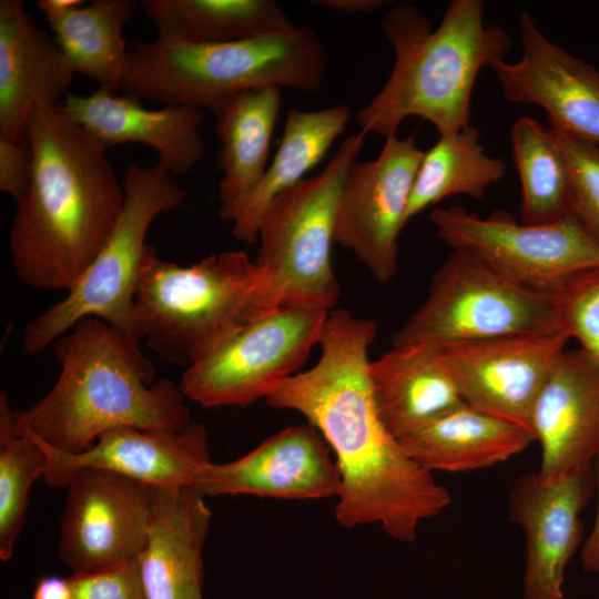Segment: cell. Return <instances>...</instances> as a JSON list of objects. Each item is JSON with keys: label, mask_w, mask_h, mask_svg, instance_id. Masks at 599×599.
I'll return each mask as SVG.
<instances>
[{"label": "cell", "mask_w": 599, "mask_h": 599, "mask_svg": "<svg viewBox=\"0 0 599 599\" xmlns=\"http://www.w3.org/2000/svg\"><path fill=\"white\" fill-rule=\"evenodd\" d=\"M375 336L372 319L333 309L317 363L265 399L273 408L302 414L334 451L341 474L335 518L342 527L376 524L390 538L410 542L420 522L439 515L451 498L380 419L369 376Z\"/></svg>", "instance_id": "1"}, {"label": "cell", "mask_w": 599, "mask_h": 599, "mask_svg": "<svg viewBox=\"0 0 599 599\" xmlns=\"http://www.w3.org/2000/svg\"><path fill=\"white\" fill-rule=\"evenodd\" d=\"M29 185L18 200L9 248L19 280L42 291L75 284L110 237L125 200L106 148L61 105L29 119Z\"/></svg>", "instance_id": "2"}, {"label": "cell", "mask_w": 599, "mask_h": 599, "mask_svg": "<svg viewBox=\"0 0 599 599\" xmlns=\"http://www.w3.org/2000/svg\"><path fill=\"white\" fill-rule=\"evenodd\" d=\"M51 347L61 365L55 384L16 410L18 420L50 446L79 454L115 428L177 430L192 423L180 386L155 379L140 343L105 321L83 318Z\"/></svg>", "instance_id": "3"}, {"label": "cell", "mask_w": 599, "mask_h": 599, "mask_svg": "<svg viewBox=\"0 0 599 599\" xmlns=\"http://www.w3.org/2000/svg\"><path fill=\"white\" fill-rule=\"evenodd\" d=\"M395 61L389 78L361 109L365 134L397 135L409 116L430 122L439 135L469 125L475 82L484 68L504 60L511 38L486 24L481 0H453L436 29L414 6L399 3L382 21Z\"/></svg>", "instance_id": "4"}, {"label": "cell", "mask_w": 599, "mask_h": 599, "mask_svg": "<svg viewBox=\"0 0 599 599\" xmlns=\"http://www.w3.org/2000/svg\"><path fill=\"white\" fill-rule=\"evenodd\" d=\"M326 51L309 28L222 43H186L156 37L129 45L121 91L138 100L213 113L244 91L286 87L318 91Z\"/></svg>", "instance_id": "5"}, {"label": "cell", "mask_w": 599, "mask_h": 599, "mask_svg": "<svg viewBox=\"0 0 599 599\" xmlns=\"http://www.w3.org/2000/svg\"><path fill=\"white\" fill-rule=\"evenodd\" d=\"M265 270L243 251L213 253L187 266L148 246L135 288L142 338L162 358L197 362L242 325L265 315Z\"/></svg>", "instance_id": "6"}, {"label": "cell", "mask_w": 599, "mask_h": 599, "mask_svg": "<svg viewBox=\"0 0 599 599\" xmlns=\"http://www.w3.org/2000/svg\"><path fill=\"white\" fill-rule=\"evenodd\" d=\"M122 184L124 206L105 244L67 296L24 327L21 342L28 354L42 353L87 317L101 318L140 343L134 296L149 246L146 234L159 214L184 202L186 192L158 162L151 166L129 163Z\"/></svg>", "instance_id": "7"}, {"label": "cell", "mask_w": 599, "mask_h": 599, "mask_svg": "<svg viewBox=\"0 0 599 599\" xmlns=\"http://www.w3.org/2000/svg\"><path fill=\"white\" fill-rule=\"evenodd\" d=\"M366 135L347 136L318 174L281 193L266 210L255 260L267 275L265 314L285 307L335 309L341 292L331 261L336 207Z\"/></svg>", "instance_id": "8"}, {"label": "cell", "mask_w": 599, "mask_h": 599, "mask_svg": "<svg viewBox=\"0 0 599 599\" xmlns=\"http://www.w3.org/2000/svg\"><path fill=\"white\" fill-rule=\"evenodd\" d=\"M554 333L559 332L550 293L508 277L468 250L451 248L392 346Z\"/></svg>", "instance_id": "9"}, {"label": "cell", "mask_w": 599, "mask_h": 599, "mask_svg": "<svg viewBox=\"0 0 599 599\" xmlns=\"http://www.w3.org/2000/svg\"><path fill=\"white\" fill-rule=\"evenodd\" d=\"M329 313L278 308L234 331L187 366L180 388L206 407H246L301 372Z\"/></svg>", "instance_id": "10"}, {"label": "cell", "mask_w": 599, "mask_h": 599, "mask_svg": "<svg viewBox=\"0 0 599 599\" xmlns=\"http://www.w3.org/2000/svg\"><path fill=\"white\" fill-rule=\"evenodd\" d=\"M429 219L451 248L468 250L508 277L550 293L581 271L599 268V244L573 215L544 224H524L504 210L486 217L451 205Z\"/></svg>", "instance_id": "11"}, {"label": "cell", "mask_w": 599, "mask_h": 599, "mask_svg": "<svg viewBox=\"0 0 599 599\" xmlns=\"http://www.w3.org/2000/svg\"><path fill=\"white\" fill-rule=\"evenodd\" d=\"M58 554L72 573L136 560L150 532L154 488L97 468H80L65 488Z\"/></svg>", "instance_id": "12"}, {"label": "cell", "mask_w": 599, "mask_h": 599, "mask_svg": "<svg viewBox=\"0 0 599 599\" xmlns=\"http://www.w3.org/2000/svg\"><path fill=\"white\" fill-rule=\"evenodd\" d=\"M424 152L415 135L385 139L379 155L354 161L344 179L334 242L352 251L382 283L398 270V237Z\"/></svg>", "instance_id": "13"}, {"label": "cell", "mask_w": 599, "mask_h": 599, "mask_svg": "<svg viewBox=\"0 0 599 599\" xmlns=\"http://www.w3.org/2000/svg\"><path fill=\"white\" fill-rule=\"evenodd\" d=\"M569 339L521 334L437 346L465 404L532 433L535 403Z\"/></svg>", "instance_id": "14"}, {"label": "cell", "mask_w": 599, "mask_h": 599, "mask_svg": "<svg viewBox=\"0 0 599 599\" xmlns=\"http://www.w3.org/2000/svg\"><path fill=\"white\" fill-rule=\"evenodd\" d=\"M521 57L491 70L510 103L538 105L551 129L599 145V70L550 41L532 16H519Z\"/></svg>", "instance_id": "15"}, {"label": "cell", "mask_w": 599, "mask_h": 599, "mask_svg": "<svg viewBox=\"0 0 599 599\" xmlns=\"http://www.w3.org/2000/svg\"><path fill=\"white\" fill-rule=\"evenodd\" d=\"M192 487L204 497L319 499L338 497L341 474L328 445L307 423L284 428L238 459L206 464Z\"/></svg>", "instance_id": "16"}, {"label": "cell", "mask_w": 599, "mask_h": 599, "mask_svg": "<svg viewBox=\"0 0 599 599\" xmlns=\"http://www.w3.org/2000/svg\"><path fill=\"white\" fill-rule=\"evenodd\" d=\"M29 432L47 454L42 479L51 488H65L74 471L88 467L123 475L153 488L175 490L192 486L197 471L212 461L207 430L197 422L177 430L115 428L79 454L59 450Z\"/></svg>", "instance_id": "17"}, {"label": "cell", "mask_w": 599, "mask_h": 599, "mask_svg": "<svg viewBox=\"0 0 599 599\" xmlns=\"http://www.w3.org/2000/svg\"><path fill=\"white\" fill-rule=\"evenodd\" d=\"M592 465L544 484L538 473L516 479L509 512L526 538L524 599H561L565 568L582 535L580 514L593 494Z\"/></svg>", "instance_id": "18"}, {"label": "cell", "mask_w": 599, "mask_h": 599, "mask_svg": "<svg viewBox=\"0 0 599 599\" xmlns=\"http://www.w3.org/2000/svg\"><path fill=\"white\" fill-rule=\"evenodd\" d=\"M531 428L544 484L592 465L599 455V359L565 349L535 403Z\"/></svg>", "instance_id": "19"}, {"label": "cell", "mask_w": 599, "mask_h": 599, "mask_svg": "<svg viewBox=\"0 0 599 599\" xmlns=\"http://www.w3.org/2000/svg\"><path fill=\"white\" fill-rule=\"evenodd\" d=\"M75 74L52 33L21 0L0 1V138L27 139L33 109L61 105Z\"/></svg>", "instance_id": "20"}, {"label": "cell", "mask_w": 599, "mask_h": 599, "mask_svg": "<svg viewBox=\"0 0 599 599\" xmlns=\"http://www.w3.org/2000/svg\"><path fill=\"white\" fill-rule=\"evenodd\" d=\"M140 101L98 88L87 95L69 93L62 108L106 149L144 144L156 152L158 163L172 175L189 173L205 151L201 133L204 110L184 105L148 109Z\"/></svg>", "instance_id": "21"}, {"label": "cell", "mask_w": 599, "mask_h": 599, "mask_svg": "<svg viewBox=\"0 0 599 599\" xmlns=\"http://www.w3.org/2000/svg\"><path fill=\"white\" fill-rule=\"evenodd\" d=\"M211 510L194 487L154 488L148 544L138 558L145 599H203Z\"/></svg>", "instance_id": "22"}, {"label": "cell", "mask_w": 599, "mask_h": 599, "mask_svg": "<svg viewBox=\"0 0 599 599\" xmlns=\"http://www.w3.org/2000/svg\"><path fill=\"white\" fill-rule=\"evenodd\" d=\"M375 403L398 440L464 403L437 345L394 347L370 361Z\"/></svg>", "instance_id": "23"}, {"label": "cell", "mask_w": 599, "mask_h": 599, "mask_svg": "<svg viewBox=\"0 0 599 599\" xmlns=\"http://www.w3.org/2000/svg\"><path fill=\"white\" fill-rule=\"evenodd\" d=\"M282 106L281 88L244 91L214 113L221 148L216 166L219 215L233 222L260 184L270 160L273 132Z\"/></svg>", "instance_id": "24"}, {"label": "cell", "mask_w": 599, "mask_h": 599, "mask_svg": "<svg viewBox=\"0 0 599 599\" xmlns=\"http://www.w3.org/2000/svg\"><path fill=\"white\" fill-rule=\"evenodd\" d=\"M52 35L77 74L119 93L129 45L123 37L140 2L135 0H37Z\"/></svg>", "instance_id": "25"}, {"label": "cell", "mask_w": 599, "mask_h": 599, "mask_svg": "<svg viewBox=\"0 0 599 599\" xmlns=\"http://www.w3.org/2000/svg\"><path fill=\"white\" fill-rule=\"evenodd\" d=\"M535 436L465 403L399 440L405 453L430 473L486 468L524 451Z\"/></svg>", "instance_id": "26"}, {"label": "cell", "mask_w": 599, "mask_h": 599, "mask_svg": "<svg viewBox=\"0 0 599 599\" xmlns=\"http://www.w3.org/2000/svg\"><path fill=\"white\" fill-rule=\"evenodd\" d=\"M351 118V110L342 104L313 111L287 110L281 143L260 184L232 222L236 241L257 242L268 206L322 162Z\"/></svg>", "instance_id": "27"}, {"label": "cell", "mask_w": 599, "mask_h": 599, "mask_svg": "<svg viewBox=\"0 0 599 599\" xmlns=\"http://www.w3.org/2000/svg\"><path fill=\"white\" fill-rule=\"evenodd\" d=\"M159 38L222 43L294 28L274 0H142Z\"/></svg>", "instance_id": "28"}, {"label": "cell", "mask_w": 599, "mask_h": 599, "mask_svg": "<svg viewBox=\"0 0 599 599\" xmlns=\"http://www.w3.org/2000/svg\"><path fill=\"white\" fill-rule=\"evenodd\" d=\"M506 164L488 155L480 143V133L471 124L439 135L424 152L406 214L407 223L418 213L450 195H467L476 201L506 175Z\"/></svg>", "instance_id": "29"}, {"label": "cell", "mask_w": 599, "mask_h": 599, "mask_svg": "<svg viewBox=\"0 0 599 599\" xmlns=\"http://www.w3.org/2000/svg\"><path fill=\"white\" fill-rule=\"evenodd\" d=\"M510 139L521 189L520 222L544 224L570 214L568 170L549 129L524 115L511 126Z\"/></svg>", "instance_id": "30"}, {"label": "cell", "mask_w": 599, "mask_h": 599, "mask_svg": "<svg viewBox=\"0 0 599 599\" xmlns=\"http://www.w3.org/2000/svg\"><path fill=\"white\" fill-rule=\"evenodd\" d=\"M48 465L44 449L0 394V559L8 561L26 522L29 493Z\"/></svg>", "instance_id": "31"}, {"label": "cell", "mask_w": 599, "mask_h": 599, "mask_svg": "<svg viewBox=\"0 0 599 599\" xmlns=\"http://www.w3.org/2000/svg\"><path fill=\"white\" fill-rule=\"evenodd\" d=\"M550 294L558 332L599 359V268L572 274Z\"/></svg>", "instance_id": "32"}, {"label": "cell", "mask_w": 599, "mask_h": 599, "mask_svg": "<svg viewBox=\"0 0 599 599\" xmlns=\"http://www.w3.org/2000/svg\"><path fill=\"white\" fill-rule=\"evenodd\" d=\"M569 176V212L599 244V145L549 129Z\"/></svg>", "instance_id": "33"}, {"label": "cell", "mask_w": 599, "mask_h": 599, "mask_svg": "<svg viewBox=\"0 0 599 599\" xmlns=\"http://www.w3.org/2000/svg\"><path fill=\"white\" fill-rule=\"evenodd\" d=\"M73 599H145L138 559L94 572L70 576Z\"/></svg>", "instance_id": "34"}, {"label": "cell", "mask_w": 599, "mask_h": 599, "mask_svg": "<svg viewBox=\"0 0 599 599\" xmlns=\"http://www.w3.org/2000/svg\"><path fill=\"white\" fill-rule=\"evenodd\" d=\"M32 170L28 140L0 138V190L18 201L26 192Z\"/></svg>", "instance_id": "35"}, {"label": "cell", "mask_w": 599, "mask_h": 599, "mask_svg": "<svg viewBox=\"0 0 599 599\" xmlns=\"http://www.w3.org/2000/svg\"><path fill=\"white\" fill-rule=\"evenodd\" d=\"M595 484L598 491V508L593 527L581 551V561L587 571L599 572V455L592 463Z\"/></svg>", "instance_id": "36"}, {"label": "cell", "mask_w": 599, "mask_h": 599, "mask_svg": "<svg viewBox=\"0 0 599 599\" xmlns=\"http://www.w3.org/2000/svg\"><path fill=\"white\" fill-rule=\"evenodd\" d=\"M32 599H73L70 577L45 576L39 579Z\"/></svg>", "instance_id": "37"}, {"label": "cell", "mask_w": 599, "mask_h": 599, "mask_svg": "<svg viewBox=\"0 0 599 599\" xmlns=\"http://www.w3.org/2000/svg\"><path fill=\"white\" fill-rule=\"evenodd\" d=\"M315 4L328 10L345 13H374L380 10L386 1L383 0H318Z\"/></svg>", "instance_id": "38"}]
</instances>
